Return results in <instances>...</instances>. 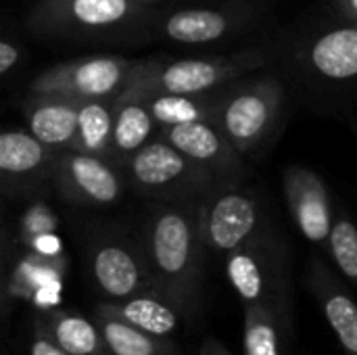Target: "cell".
<instances>
[{
    "label": "cell",
    "mask_w": 357,
    "mask_h": 355,
    "mask_svg": "<svg viewBox=\"0 0 357 355\" xmlns=\"http://www.w3.org/2000/svg\"><path fill=\"white\" fill-rule=\"evenodd\" d=\"M159 132L151 113L146 92L128 80L126 88L113 98V138L111 161L121 169L123 161L144 146Z\"/></svg>",
    "instance_id": "obj_16"
},
{
    "label": "cell",
    "mask_w": 357,
    "mask_h": 355,
    "mask_svg": "<svg viewBox=\"0 0 357 355\" xmlns=\"http://www.w3.org/2000/svg\"><path fill=\"white\" fill-rule=\"evenodd\" d=\"M96 312L115 316L136 328H140L146 335L159 337V339H167L172 337L178 326H180V312L161 295L149 291V293H140V295H132L128 299H119V301H109V303H100L96 308Z\"/></svg>",
    "instance_id": "obj_19"
},
{
    "label": "cell",
    "mask_w": 357,
    "mask_h": 355,
    "mask_svg": "<svg viewBox=\"0 0 357 355\" xmlns=\"http://www.w3.org/2000/svg\"><path fill=\"white\" fill-rule=\"evenodd\" d=\"M48 337L63 347L69 355H105L107 347L102 343L100 331L90 320L69 314L56 312L48 320Z\"/></svg>",
    "instance_id": "obj_25"
},
{
    "label": "cell",
    "mask_w": 357,
    "mask_h": 355,
    "mask_svg": "<svg viewBox=\"0 0 357 355\" xmlns=\"http://www.w3.org/2000/svg\"><path fill=\"white\" fill-rule=\"evenodd\" d=\"M88 262L94 285L111 301L153 291L140 241H134L119 230L98 234L90 243Z\"/></svg>",
    "instance_id": "obj_10"
},
{
    "label": "cell",
    "mask_w": 357,
    "mask_h": 355,
    "mask_svg": "<svg viewBox=\"0 0 357 355\" xmlns=\"http://www.w3.org/2000/svg\"><path fill=\"white\" fill-rule=\"evenodd\" d=\"M157 136L167 140L182 155L209 172L215 184H236L245 182L249 176L247 159L211 121H190L159 128Z\"/></svg>",
    "instance_id": "obj_12"
},
{
    "label": "cell",
    "mask_w": 357,
    "mask_h": 355,
    "mask_svg": "<svg viewBox=\"0 0 357 355\" xmlns=\"http://www.w3.org/2000/svg\"><path fill=\"white\" fill-rule=\"evenodd\" d=\"M134 2H138V4H142V6H151V4H155V2H161V0H134Z\"/></svg>",
    "instance_id": "obj_34"
},
{
    "label": "cell",
    "mask_w": 357,
    "mask_h": 355,
    "mask_svg": "<svg viewBox=\"0 0 357 355\" xmlns=\"http://www.w3.org/2000/svg\"><path fill=\"white\" fill-rule=\"evenodd\" d=\"M79 100L61 94H29L23 105L27 130L54 151L71 149Z\"/></svg>",
    "instance_id": "obj_18"
},
{
    "label": "cell",
    "mask_w": 357,
    "mask_h": 355,
    "mask_svg": "<svg viewBox=\"0 0 357 355\" xmlns=\"http://www.w3.org/2000/svg\"><path fill=\"white\" fill-rule=\"evenodd\" d=\"M140 245L153 291L190 320L201 305L205 247L201 199L157 201L142 222Z\"/></svg>",
    "instance_id": "obj_2"
},
{
    "label": "cell",
    "mask_w": 357,
    "mask_h": 355,
    "mask_svg": "<svg viewBox=\"0 0 357 355\" xmlns=\"http://www.w3.org/2000/svg\"><path fill=\"white\" fill-rule=\"evenodd\" d=\"M113 98L79 100L77 128H75V136H73V144H71L73 151L105 157L111 161Z\"/></svg>",
    "instance_id": "obj_21"
},
{
    "label": "cell",
    "mask_w": 357,
    "mask_h": 355,
    "mask_svg": "<svg viewBox=\"0 0 357 355\" xmlns=\"http://www.w3.org/2000/svg\"><path fill=\"white\" fill-rule=\"evenodd\" d=\"M52 178L63 199L75 205L107 207L126 190L123 172L109 159L65 149L56 153Z\"/></svg>",
    "instance_id": "obj_11"
},
{
    "label": "cell",
    "mask_w": 357,
    "mask_h": 355,
    "mask_svg": "<svg viewBox=\"0 0 357 355\" xmlns=\"http://www.w3.org/2000/svg\"><path fill=\"white\" fill-rule=\"evenodd\" d=\"M224 270L243 308L264 305L293 320V251L276 222L228 253Z\"/></svg>",
    "instance_id": "obj_4"
},
{
    "label": "cell",
    "mask_w": 357,
    "mask_h": 355,
    "mask_svg": "<svg viewBox=\"0 0 357 355\" xmlns=\"http://www.w3.org/2000/svg\"><path fill=\"white\" fill-rule=\"evenodd\" d=\"M54 224H56L54 216L44 205H36L23 218V226H21L23 228V239L31 245L36 239H40L44 234H50Z\"/></svg>",
    "instance_id": "obj_27"
},
{
    "label": "cell",
    "mask_w": 357,
    "mask_h": 355,
    "mask_svg": "<svg viewBox=\"0 0 357 355\" xmlns=\"http://www.w3.org/2000/svg\"><path fill=\"white\" fill-rule=\"evenodd\" d=\"M65 268L67 264L63 255H42L38 251H31L15 266L8 282V293L13 297L31 299L40 289L61 285Z\"/></svg>",
    "instance_id": "obj_24"
},
{
    "label": "cell",
    "mask_w": 357,
    "mask_h": 355,
    "mask_svg": "<svg viewBox=\"0 0 357 355\" xmlns=\"http://www.w3.org/2000/svg\"><path fill=\"white\" fill-rule=\"evenodd\" d=\"M276 6L278 0H211L165 13L157 29L169 42L207 46L259 29Z\"/></svg>",
    "instance_id": "obj_6"
},
{
    "label": "cell",
    "mask_w": 357,
    "mask_h": 355,
    "mask_svg": "<svg viewBox=\"0 0 357 355\" xmlns=\"http://www.w3.org/2000/svg\"><path fill=\"white\" fill-rule=\"evenodd\" d=\"M347 119H349V123H351V128H354V132H356L357 136V115L356 113H347Z\"/></svg>",
    "instance_id": "obj_32"
},
{
    "label": "cell",
    "mask_w": 357,
    "mask_h": 355,
    "mask_svg": "<svg viewBox=\"0 0 357 355\" xmlns=\"http://www.w3.org/2000/svg\"><path fill=\"white\" fill-rule=\"evenodd\" d=\"M272 222L266 197L247 182L218 184L201 199L205 247L220 257L243 247Z\"/></svg>",
    "instance_id": "obj_8"
},
{
    "label": "cell",
    "mask_w": 357,
    "mask_h": 355,
    "mask_svg": "<svg viewBox=\"0 0 357 355\" xmlns=\"http://www.w3.org/2000/svg\"><path fill=\"white\" fill-rule=\"evenodd\" d=\"M245 310V355H284V345L293 331V320L264 305Z\"/></svg>",
    "instance_id": "obj_22"
},
{
    "label": "cell",
    "mask_w": 357,
    "mask_h": 355,
    "mask_svg": "<svg viewBox=\"0 0 357 355\" xmlns=\"http://www.w3.org/2000/svg\"><path fill=\"white\" fill-rule=\"evenodd\" d=\"M226 86L209 90V92H197V94L149 92V90H144V92H146V100H149V107H151L157 128H167V126L190 123V121L215 123L218 107H220L222 92Z\"/></svg>",
    "instance_id": "obj_20"
},
{
    "label": "cell",
    "mask_w": 357,
    "mask_h": 355,
    "mask_svg": "<svg viewBox=\"0 0 357 355\" xmlns=\"http://www.w3.org/2000/svg\"><path fill=\"white\" fill-rule=\"evenodd\" d=\"M282 192L299 234L326 253L335 220V201L324 178L307 165H287L282 174Z\"/></svg>",
    "instance_id": "obj_14"
},
{
    "label": "cell",
    "mask_w": 357,
    "mask_h": 355,
    "mask_svg": "<svg viewBox=\"0 0 357 355\" xmlns=\"http://www.w3.org/2000/svg\"><path fill=\"white\" fill-rule=\"evenodd\" d=\"M268 67H272V48L270 42H264L222 54L136 61L130 80L149 92L197 94L222 88Z\"/></svg>",
    "instance_id": "obj_5"
},
{
    "label": "cell",
    "mask_w": 357,
    "mask_h": 355,
    "mask_svg": "<svg viewBox=\"0 0 357 355\" xmlns=\"http://www.w3.org/2000/svg\"><path fill=\"white\" fill-rule=\"evenodd\" d=\"M345 113H356L357 115V96L351 100V105L347 107V111H345Z\"/></svg>",
    "instance_id": "obj_33"
},
{
    "label": "cell",
    "mask_w": 357,
    "mask_h": 355,
    "mask_svg": "<svg viewBox=\"0 0 357 355\" xmlns=\"http://www.w3.org/2000/svg\"><path fill=\"white\" fill-rule=\"evenodd\" d=\"M42 2H52V0H42Z\"/></svg>",
    "instance_id": "obj_35"
},
{
    "label": "cell",
    "mask_w": 357,
    "mask_h": 355,
    "mask_svg": "<svg viewBox=\"0 0 357 355\" xmlns=\"http://www.w3.org/2000/svg\"><path fill=\"white\" fill-rule=\"evenodd\" d=\"M29 355H69L63 347H59L50 337L48 333H38V337L31 341V349H29Z\"/></svg>",
    "instance_id": "obj_28"
},
{
    "label": "cell",
    "mask_w": 357,
    "mask_h": 355,
    "mask_svg": "<svg viewBox=\"0 0 357 355\" xmlns=\"http://www.w3.org/2000/svg\"><path fill=\"white\" fill-rule=\"evenodd\" d=\"M289 92L272 67L243 75L224 88L215 126L245 159H264L284 128Z\"/></svg>",
    "instance_id": "obj_3"
},
{
    "label": "cell",
    "mask_w": 357,
    "mask_h": 355,
    "mask_svg": "<svg viewBox=\"0 0 357 355\" xmlns=\"http://www.w3.org/2000/svg\"><path fill=\"white\" fill-rule=\"evenodd\" d=\"M305 287L333 328L343 354L357 355V299L351 287L322 255L310 257Z\"/></svg>",
    "instance_id": "obj_15"
},
{
    "label": "cell",
    "mask_w": 357,
    "mask_h": 355,
    "mask_svg": "<svg viewBox=\"0 0 357 355\" xmlns=\"http://www.w3.org/2000/svg\"><path fill=\"white\" fill-rule=\"evenodd\" d=\"M56 153L29 130H0V182L33 184L52 176Z\"/></svg>",
    "instance_id": "obj_17"
},
{
    "label": "cell",
    "mask_w": 357,
    "mask_h": 355,
    "mask_svg": "<svg viewBox=\"0 0 357 355\" xmlns=\"http://www.w3.org/2000/svg\"><path fill=\"white\" fill-rule=\"evenodd\" d=\"M199 355H232L218 339H207L203 345H201V354Z\"/></svg>",
    "instance_id": "obj_31"
},
{
    "label": "cell",
    "mask_w": 357,
    "mask_h": 355,
    "mask_svg": "<svg viewBox=\"0 0 357 355\" xmlns=\"http://www.w3.org/2000/svg\"><path fill=\"white\" fill-rule=\"evenodd\" d=\"M19 59H21L19 46L8 40H0V75L8 73L17 65Z\"/></svg>",
    "instance_id": "obj_29"
},
{
    "label": "cell",
    "mask_w": 357,
    "mask_h": 355,
    "mask_svg": "<svg viewBox=\"0 0 357 355\" xmlns=\"http://www.w3.org/2000/svg\"><path fill=\"white\" fill-rule=\"evenodd\" d=\"M326 255L339 276L357 291V220L347 207L337 203Z\"/></svg>",
    "instance_id": "obj_26"
},
{
    "label": "cell",
    "mask_w": 357,
    "mask_h": 355,
    "mask_svg": "<svg viewBox=\"0 0 357 355\" xmlns=\"http://www.w3.org/2000/svg\"><path fill=\"white\" fill-rule=\"evenodd\" d=\"M270 48L272 69L284 77L289 90L347 111L357 96V25L335 13L291 27Z\"/></svg>",
    "instance_id": "obj_1"
},
{
    "label": "cell",
    "mask_w": 357,
    "mask_h": 355,
    "mask_svg": "<svg viewBox=\"0 0 357 355\" xmlns=\"http://www.w3.org/2000/svg\"><path fill=\"white\" fill-rule=\"evenodd\" d=\"M136 61L121 56H86L44 69L29 84V94H61L75 100L117 96Z\"/></svg>",
    "instance_id": "obj_9"
},
{
    "label": "cell",
    "mask_w": 357,
    "mask_h": 355,
    "mask_svg": "<svg viewBox=\"0 0 357 355\" xmlns=\"http://www.w3.org/2000/svg\"><path fill=\"white\" fill-rule=\"evenodd\" d=\"M96 318L102 343L111 355H167L172 352L163 339L146 335L115 316L96 312Z\"/></svg>",
    "instance_id": "obj_23"
},
{
    "label": "cell",
    "mask_w": 357,
    "mask_h": 355,
    "mask_svg": "<svg viewBox=\"0 0 357 355\" xmlns=\"http://www.w3.org/2000/svg\"><path fill=\"white\" fill-rule=\"evenodd\" d=\"M146 6L134 0H52L31 13V25L42 31L100 33L134 23Z\"/></svg>",
    "instance_id": "obj_13"
},
{
    "label": "cell",
    "mask_w": 357,
    "mask_h": 355,
    "mask_svg": "<svg viewBox=\"0 0 357 355\" xmlns=\"http://www.w3.org/2000/svg\"><path fill=\"white\" fill-rule=\"evenodd\" d=\"M123 178L151 201L203 199L215 184L213 176L182 155L161 136L151 138L121 165Z\"/></svg>",
    "instance_id": "obj_7"
},
{
    "label": "cell",
    "mask_w": 357,
    "mask_h": 355,
    "mask_svg": "<svg viewBox=\"0 0 357 355\" xmlns=\"http://www.w3.org/2000/svg\"><path fill=\"white\" fill-rule=\"evenodd\" d=\"M331 6L339 17L357 25V0H331Z\"/></svg>",
    "instance_id": "obj_30"
}]
</instances>
